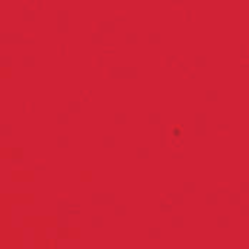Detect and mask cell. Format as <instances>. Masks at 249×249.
Wrapping results in <instances>:
<instances>
[{"instance_id":"32","label":"cell","mask_w":249,"mask_h":249,"mask_svg":"<svg viewBox=\"0 0 249 249\" xmlns=\"http://www.w3.org/2000/svg\"><path fill=\"white\" fill-rule=\"evenodd\" d=\"M2 133L10 134V125H6V127H2Z\"/></svg>"},{"instance_id":"23","label":"cell","mask_w":249,"mask_h":249,"mask_svg":"<svg viewBox=\"0 0 249 249\" xmlns=\"http://www.w3.org/2000/svg\"><path fill=\"white\" fill-rule=\"evenodd\" d=\"M61 54H64V55L67 54V45L66 44L58 45V55H61Z\"/></svg>"},{"instance_id":"8","label":"cell","mask_w":249,"mask_h":249,"mask_svg":"<svg viewBox=\"0 0 249 249\" xmlns=\"http://www.w3.org/2000/svg\"><path fill=\"white\" fill-rule=\"evenodd\" d=\"M184 192L185 194H194L195 192V184L194 182H185L184 184Z\"/></svg>"},{"instance_id":"12","label":"cell","mask_w":249,"mask_h":249,"mask_svg":"<svg viewBox=\"0 0 249 249\" xmlns=\"http://www.w3.org/2000/svg\"><path fill=\"white\" fill-rule=\"evenodd\" d=\"M240 203V194H230L229 195V204L236 205Z\"/></svg>"},{"instance_id":"20","label":"cell","mask_w":249,"mask_h":249,"mask_svg":"<svg viewBox=\"0 0 249 249\" xmlns=\"http://www.w3.org/2000/svg\"><path fill=\"white\" fill-rule=\"evenodd\" d=\"M23 112H34V102H25L23 104Z\"/></svg>"},{"instance_id":"10","label":"cell","mask_w":249,"mask_h":249,"mask_svg":"<svg viewBox=\"0 0 249 249\" xmlns=\"http://www.w3.org/2000/svg\"><path fill=\"white\" fill-rule=\"evenodd\" d=\"M205 203L210 205H216L217 204V194L213 192V194H208L207 197H205Z\"/></svg>"},{"instance_id":"11","label":"cell","mask_w":249,"mask_h":249,"mask_svg":"<svg viewBox=\"0 0 249 249\" xmlns=\"http://www.w3.org/2000/svg\"><path fill=\"white\" fill-rule=\"evenodd\" d=\"M217 226L219 227H229V217L227 216H220L217 219Z\"/></svg>"},{"instance_id":"34","label":"cell","mask_w":249,"mask_h":249,"mask_svg":"<svg viewBox=\"0 0 249 249\" xmlns=\"http://www.w3.org/2000/svg\"><path fill=\"white\" fill-rule=\"evenodd\" d=\"M159 42V35L156 34V37H153V34H152V37H150V42Z\"/></svg>"},{"instance_id":"24","label":"cell","mask_w":249,"mask_h":249,"mask_svg":"<svg viewBox=\"0 0 249 249\" xmlns=\"http://www.w3.org/2000/svg\"><path fill=\"white\" fill-rule=\"evenodd\" d=\"M115 121L118 122V124H120V122H121V124H122V122H125V115H124V114H117V115H115Z\"/></svg>"},{"instance_id":"17","label":"cell","mask_w":249,"mask_h":249,"mask_svg":"<svg viewBox=\"0 0 249 249\" xmlns=\"http://www.w3.org/2000/svg\"><path fill=\"white\" fill-rule=\"evenodd\" d=\"M227 131H229V125H219L217 127V134L219 136H227Z\"/></svg>"},{"instance_id":"35","label":"cell","mask_w":249,"mask_h":249,"mask_svg":"<svg viewBox=\"0 0 249 249\" xmlns=\"http://www.w3.org/2000/svg\"><path fill=\"white\" fill-rule=\"evenodd\" d=\"M69 213H70V214H73V213H80V208H79V207H76V208H73V207H70V210H69Z\"/></svg>"},{"instance_id":"21","label":"cell","mask_w":249,"mask_h":249,"mask_svg":"<svg viewBox=\"0 0 249 249\" xmlns=\"http://www.w3.org/2000/svg\"><path fill=\"white\" fill-rule=\"evenodd\" d=\"M104 53H105V54H115L114 45H106V47H104Z\"/></svg>"},{"instance_id":"9","label":"cell","mask_w":249,"mask_h":249,"mask_svg":"<svg viewBox=\"0 0 249 249\" xmlns=\"http://www.w3.org/2000/svg\"><path fill=\"white\" fill-rule=\"evenodd\" d=\"M92 226L93 227H102L104 226V217L102 216H93L92 217Z\"/></svg>"},{"instance_id":"4","label":"cell","mask_w":249,"mask_h":249,"mask_svg":"<svg viewBox=\"0 0 249 249\" xmlns=\"http://www.w3.org/2000/svg\"><path fill=\"white\" fill-rule=\"evenodd\" d=\"M34 166H35L37 171H44V169H47V160L45 159H37L34 162Z\"/></svg>"},{"instance_id":"16","label":"cell","mask_w":249,"mask_h":249,"mask_svg":"<svg viewBox=\"0 0 249 249\" xmlns=\"http://www.w3.org/2000/svg\"><path fill=\"white\" fill-rule=\"evenodd\" d=\"M114 144H115V137H112V136L104 137V146H105V147H112Z\"/></svg>"},{"instance_id":"25","label":"cell","mask_w":249,"mask_h":249,"mask_svg":"<svg viewBox=\"0 0 249 249\" xmlns=\"http://www.w3.org/2000/svg\"><path fill=\"white\" fill-rule=\"evenodd\" d=\"M248 189H249V185L246 182L240 184V192L242 194H248Z\"/></svg>"},{"instance_id":"2","label":"cell","mask_w":249,"mask_h":249,"mask_svg":"<svg viewBox=\"0 0 249 249\" xmlns=\"http://www.w3.org/2000/svg\"><path fill=\"white\" fill-rule=\"evenodd\" d=\"M216 194H227L229 189H230V184L229 182H217L216 184Z\"/></svg>"},{"instance_id":"33","label":"cell","mask_w":249,"mask_h":249,"mask_svg":"<svg viewBox=\"0 0 249 249\" xmlns=\"http://www.w3.org/2000/svg\"><path fill=\"white\" fill-rule=\"evenodd\" d=\"M70 109L79 112V104H70Z\"/></svg>"},{"instance_id":"39","label":"cell","mask_w":249,"mask_h":249,"mask_svg":"<svg viewBox=\"0 0 249 249\" xmlns=\"http://www.w3.org/2000/svg\"><path fill=\"white\" fill-rule=\"evenodd\" d=\"M187 21H194V13L191 12V13H188V16H187Z\"/></svg>"},{"instance_id":"6","label":"cell","mask_w":249,"mask_h":249,"mask_svg":"<svg viewBox=\"0 0 249 249\" xmlns=\"http://www.w3.org/2000/svg\"><path fill=\"white\" fill-rule=\"evenodd\" d=\"M149 238L150 239H159L160 238V229H159V227H150L149 229Z\"/></svg>"},{"instance_id":"14","label":"cell","mask_w":249,"mask_h":249,"mask_svg":"<svg viewBox=\"0 0 249 249\" xmlns=\"http://www.w3.org/2000/svg\"><path fill=\"white\" fill-rule=\"evenodd\" d=\"M57 144H58L60 147H67V146H69V137L60 136V137L57 138Z\"/></svg>"},{"instance_id":"29","label":"cell","mask_w":249,"mask_h":249,"mask_svg":"<svg viewBox=\"0 0 249 249\" xmlns=\"http://www.w3.org/2000/svg\"><path fill=\"white\" fill-rule=\"evenodd\" d=\"M160 211H163V213H171L172 205H160Z\"/></svg>"},{"instance_id":"3","label":"cell","mask_w":249,"mask_h":249,"mask_svg":"<svg viewBox=\"0 0 249 249\" xmlns=\"http://www.w3.org/2000/svg\"><path fill=\"white\" fill-rule=\"evenodd\" d=\"M172 204L175 205H182L184 204V195L182 194H171Z\"/></svg>"},{"instance_id":"31","label":"cell","mask_w":249,"mask_h":249,"mask_svg":"<svg viewBox=\"0 0 249 249\" xmlns=\"http://www.w3.org/2000/svg\"><path fill=\"white\" fill-rule=\"evenodd\" d=\"M172 156H173L175 159H178V157L181 159V157H182V156H184V153H182V150H179V152H178V150H175V152L172 153Z\"/></svg>"},{"instance_id":"27","label":"cell","mask_w":249,"mask_h":249,"mask_svg":"<svg viewBox=\"0 0 249 249\" xmlns=\"http://www.w3.org/2000/svg\"><path fill=\"white\" fill-rule=\"evenodd\" d=\"M58 122H64V124L69 122V118H67L66 114H60V115H58Z\"/></svg>"},{"instance_id":"30","label":"cell","mask_w":249,"mask_h":249,"mask_svg":"<svg viewBox=\"0 0 249 249\" xmlns=\"http://www.w3.org/2000/svg\"><path fill=\"white\" fill-rule=\"evenodd\" d=\"M248 211H249L248 205H242V207H240V214H242V216H248Z\"/></svg>"},{"instance_id":"22","label":"cell","mask_w":249,"mask_h":249,"mask_svg":"<svg viewBox=\"0 0 249 249\" xmlns=\"http://www.w3.org/2000/svg\"><path fill=\"white\" fill-rule=\"evenodd\" d=\"M90 90H82V101H90Z\"/></svg>"},{"instance_id":"38","label":"cell","mask_w":249,"mask_h":249,"mask_svg":"<svg viewBox=\"0 0 249 249\" xmlns=\"http://www.w3.org/2000/svg\"><path fill=\"white\" fill-rule=\"evenodd\" d=\"M61 200H64V203H67V200H69V195H58V201H61Z\"/></svg>"},{"instance_id":"36","label":"cell","mask_w":249,"mask_h":249,"mask_svg":"<svg viewBox=\"0 0 249 249\" xmlns=\"http://www.w3.org/2000/svg\"><path fill=\"white\" fill-rule=\"evenodd\" d=\"M150 117H152V118H150V121H152V122H159V115H157V114H156V115H150Z\"/></svg>"},{"instance_id":"7","label":"cell","mask_w":249,"mask_h":249,"mask_svg":"<svg viewBox=\"0 0 249 249\" xmlns=\"http://www.w3.org/2000/svg\"><path fill=\"white\" fill-rule=\"evenodd\" d=\"M160 205H172L171 194H160Z\"/></svg>"},{"instance_id":"5","label":"cell","mask_w":249,"mask_h":249,"mask_svg":"<svg viewBox=\"0 0 249 249\" xmlns=\"http://www.w3.org/2000/svg\"><path fill=\"white\" fill-rule=\"evenodd\" d=\"M172 227H184V217L182 216H173L172 219Z\"/></svg>"},{"instance_id":"13","label":"cell","mask_w":249,"mask_h":249,"mask_svg":"<svg viewBox=\"0 0 249 249\" xmlns=\"http://www.w3.org/2000/svg\"><path fill=\"white\" fill-rule=\"evenodd\" d=\"M127 213V207L124 204H118L115 207V216H125Z\"/></svg>"},{"instance_id":"19","label":"cell","mask_w":249,"mask_h":249,"mask_svg":"<svg viewBox=\"0 0 249 249\" xmlns=\"http://www.w3.org/2000/svg\"><path fill=\"white\" fill-rule=\"evenodd\" d=\"M137 156L138 157H141V159H143V157L146 159V157L149 156V149H146V147H144V149L143 147H140V149L137 150Z\"/></svg>"},{"instance_id":"15","label":"cell","mask_w":249,"mask_h":249,"mask_svg":"<svg viewBox=\"0 0 249 249\" xmlns=\"http://www.w3.org/2000/svg\"><path fill=\"white\" fill-rule=\"evenodd\" d=\"M45 249H57V239H47Z\"/></svg>"},{"instance_id":"26","label":"cell","mask_w":249,"mask_h":249,"mask_svg":"<svg viewBox=\"0 0 249 249\" xmlns=\"http://www.w3.org/2000/svg\"><path fill=\"white\" fill-rule=\"evenodd\" d=\"M137 41V37L134 35V34H128L127 35V42L130 44V42H136Z\"/></svg>"},{"instance_id":"18","label":"cell","mask_w":249,"mask_h":249,"mask_svg":"<svg viewBox=\"0 0 249 249\" xmlns=\"http://www.w3.org/2000/svg\"><path fill=\"white\" fill-rule=\"evenodd\" d=\"M115 19H117V21H122V22H124V21L127 19L125 12H124V10H117L115 12Z\"/></svg>"},{"instance_id":"37","label":"cell","mask_w":249,"mask_h":249,"mask_svg":"<svg viewBox=\"0 0 249 249\" xmlns=\"http://www.w3.org/2000/svg\"><path fill=\"white\" fill-rule=\"evenodd\" d=\"M204 58H205V57H197V63H198V64H205Z\"/></svg>"},{"instance_id":"1","label":"cell","mask_w":249,"mask_h":249,"mask_svg":"<svg viewBox=\"0 0 249 249\" xmlns=\"http://www.w3.org/2000/svg\"><path fill=\"white\" fill-rule=\"evenodd\" d=\"M92 203L99 205L114 204L115 203V195L114 194H93L92 195Z\"/></svg>"},{"instance_id":"28","label":"cell","mask_w":249,"mask_h":249,"mask_svg":"<svg viewBox=\"0 0 249 249\" xmlns=\"http://www.w3.org/2000/svg\"><path fill=\"white\" fill-rule=\"evenodd\" d=\"M22 168H23V165H22V160H21V159H19V162H18V163H16V162H13V169H15V171H16V169H18V171H21Z\"/></svg>"},{"instance_id":"40","label":"cell","mask_w":249,"mask_h":249,"mask_svg":"<svg viewBox=\"0 0 249 249\" xmlns=\"http://www.w3.org/2000/svg\"><path fill=\"white\" fill-rule=\"evenodd\" d=\"M96 41H102V37H93V42H96Z\"/></svg>"}]
</instances>
